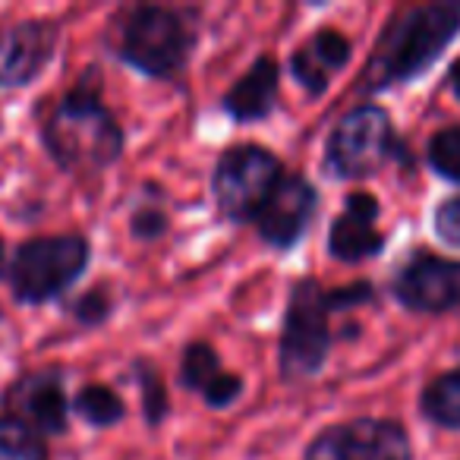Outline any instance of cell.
<instances>
[{
  "mask_svg": "<svg viewBox=\"0 0 460 460\" xmlns=\"http://www.w3.org/2000/svg\"><path fill=\"white\" fill-rule=\"evenodd\" d=\"M41 139L51 158L70 173L102 171L120 158L123 129L98 95L95 73H85L83 83L54 108Z\"/></svg>",
  "mask_w": 460,
  "mask_h": 460,
  "instance_id": "6da1fadb",
  "label": "cell"
},
{
  "mask_svg": "<svg viewBox=\"0 0 460 460\" xmlns=\"http://www.w3.org/2000/svg\"><path fill=\"white\" fill-rule=\"evenodd\" d=\"M457 32L460 7L454 4H426V7L407 10L382 35L363 85L369 92H378L394 83L422 76L441 58V51L457 39Z\"/></svg>",
  "mask_w": 460,
  "mask_h": 460,
  "instance_id": "7a4b0ae2",
  "label": "cell"
},
{
  "mask_svg": "<svg viewBox=\"0 0 460 460\" xmlns=\"http://www.w3.org/2000/svg\"><path fill=\"white\" fill-rule=\"evenodd\" d=\"M196 29L167 7H136L117 22V58L155 79H171L186 66Z\"/></svg>",
  "mask_w": 460,
  "mask_h": 460,
  "instance_id": "3957f363",
  "label": "cell"
},
{
  "mask_svg": "<svg viewBox=\"0 0 460 460\" xmlns=\"http://www.w3.org/2000/svg\"><path fill=\"white\" fill-rule=\"evenodd\" d=\"M89 269V243L79 234L60 237H35L22 243L10 265V284L16 300L48 303L73 288L83 271Z\"/></svg>",
  "mask_w": 460,
  "mask_h": 460,
  "instance_id": "277c9868",
  "label": "cell"
},
{
  "mask_svg": "<svg viewBox=\"0 0 460 460\" xmlns=\"http://www.w3.org/2000/svg\"><path fill=\"white\" fill-rule=\"evenodd\" d=\"M334 313L332 290H322L319 281L306 278L290 290L288 315L281 334V376L284 378H313L325 366L332 347L328 315Z\"/></svg>",
  "mask_w": 460,
  "mask_h": 460,
  "instance_id": "5b68a950",
  "label": "cell"
},
{
  "mask_svg": "<svg viewBox=\"0 0 460 460\" xmlns=\"http://www.w3.org/2000/svg\"><path fill=\"white\" fill-rule=\"evenodd\" d=\"M284 180V167L269 148L237 146L217 158L211 190L224 217L230 221H256L275 190Z\"/></svg>",
  "mask_w": 460,
  "mask_h": 460,
  "instance_id": "8992f818",
  "label": "cell"
},
{
  "mask_svg": "<svg viewBox=\"0 0 460 460\" xmlns=\"http://www.w3.org/2000/svg\"><path fill=\"white\" fill-rule=\"evenodd\" d=\"M394 152V129L378 104H359L334 127L325 148V167L338 180L376 173Z\"/></svg>",
  "mask_w": 460,
  "mask_h": 460,
  "instance_id": "52a82bcc",
  "label": "cell"
},
{
  "mask_svg": "<svg viewBox=\"0 0 460 460\" xmlns=\"http://www.w3.org/2000/svg\"><path fill=\"white\" fill-rule=\"evenodd\" d=\"M306 460H413V451L397 422L353 420L315 435Z\"/></svg>",
  "mask_w": 460,
  "mask_h": 460,
  "instance_id": "ba28073f",
  "label": "cell"
},
{
  "mask_svg": "<svg viewBox=\"0 0 460 460\" xmlns=\"http://www.w3.org/2000/svg\"><path fill=\"white\" fill-rule=\"evenodd\" d=\"M394 296L416 313H447L460 306V262L420 252L401 269Z\"/></svg>",
  "mask_w": 460,
  "mask_h": 460,
  "instance_id": "9c48e42d",
  "label": "cell"
},
{
  "mask_svg": "<svg viewBox=\"0 0 460 460\" xmlns=\"http://www.w3.org/2000/svg\"><path fill=\"white\" fill-rule=\"evenodd\" d=\"M58 48V26L45 20L0 26V89L29 85Z\"/></svg>",
  "mask_w": 460,
  "mask_h": 460,
  "instance_id": "30bf717a",
  "label": "cell"
},
{
  "mask_svg": "<svg viewBox=\"0 0 460 460\" xmlns=\"http://www.w3.org/2000/svg\"><path fill=\"white\" fill-rule=\"evenodd\" d=\"M319 205V192L306 177H284L275 196L265 202V208L256 215L259 237L275 250H290L303 240L309 221Z\"/></svg>",
  "mask_w": 460,
  "mask_h": 460,
  "instance_id": "8fae6325",
  "label": "cell"
},
{
  "mask_svg": "<svg viewBox=\"0 0 460 460\" xmlns=\"http://www.w3.org/2000/svg\"><path fill=\"white\" fill-rule=\"evenodd\" d=\"M4 407L10 416L26 422L35 432L60 435L66 429V416H70V403L64 394V382L51 372H35V376L16 378L10 385Z\"/></svg>",
  "mask_w": 460,
  "mask_h": 460,
  "instance_id": "7c38bea8",
  "label": "cell"
},
{
  "mask_svg": "<svg viewBox=\"0 0 460 460\" xmlns=\"http://www.w3.org/2000/svg\"><path fill=\"white\" fill-rule=\"evenodd\" d=\"M378 202L366 192L347 199L344 211L334 217L332 234H328V252L341 262H363L382 252L385 237L376 227Z\"/></svg>",
  "mask_w": 460,
  "mask_h": 460,
  "instance_id": "4fadbf2b",
  "label": "cell"
},
{
  "mask_svg": "<svg viewBox=\"0 0 460 460\" xmlns=\"http://www.w3.org/2000/svg\"><path fill=\"white\" fill-rule=\"evenodd\" d=\"M347 60H350V41L334 29H322L294 51L290 73L309 95H322L332 85V79L347 66Z\"/></svg>",
  "mask_w": 460,
  "mask_h": 460,
  "instance_id": "5bb4252c",
  "label": "cell"
},
{
  "mask_svg": "<svg viewBox=\"0 0 460 460\" xmlns=\"http://www.w3.org/2000/svg\"><path fill=\"white\" fill-rule=\"evenodd\" d=\"M278 83H281L278 60L259 58L237 83L230 85V92L221 98V108L240 123L265 120L278 104Z\"/></svg>",
  "mask_w": 460,
  "mask_h": 460,
  "instance_id": "9a60e30c",
  "label": "cell"
},
{
  "mask_svg": "<svg viewBox=\"0 0 460 460\" xmlns=\"http://www.w3.org/2000/svg\"><path fill=\"white\" fill-rule=\"evenodd\" d=\"M180 382L190 391L208 401V407H230L243 394V382L237 376L224 372V366L217 363V353L208 344H190L183 353V366H180Z\"/></svg>",
  "mask_w": 460,
  "mask_h": 460,
  "instance_id": "2e32d148",
  "label": "cell"
},
{
  "mask_svg": "<svg viewBox=\"0 0 460 460\" xmlns=\"http://www.w3.org/2000/svg\"><path fill=\"white\" fill-rule=\"evenodd\" d=\"M422 413L445 429H460V366L422 391Z\"/></svg>",
  "mask_w": 460,
  "mask_h": 460,
  "instance_id": "e0dca14e",
  "label": "cell"
},
{
  "mask_svg": "<svg viewBox=\"0 0 460 460\" xmlns=\"http://www.w3.org/2000/svg\"><path fill=\"white\" fill-rule=\"evenodd\" d=\"M0 460H48V447L26 422L0 416Z\"/></svg>",
  "mask_w": 460,
  "mask_h": 460,
  "instance_id": "ac0fdd59",
  "label": "cell"
},
{
  "mask_svg": "<svg viewBox=\"0 0 460 460\" xmlns=\"http://www.w3.org/2000/svg\"><path fill=\"white\" fill-rule=\"evenodd\" d=\"M73 410H76L89 426H98V429H108L123 420L120 397L111 388H104V385H89V388L79 391V394L73 397Z\"/></svg>",
  "mask_w": 460,
  "mask_h": 460,
  "instance_id": "d6986e66",
  "label": "cell"
},
{
  "mask_svg": "<svg viewBox=\"0 0 460 460\" xmlns=\"http://www.w3.org/2000/svg\"><path fill=\"white\" fill-rule=\"evenodd\" d=\"M429 164L438 177L460 183V127H445L429 139Z\"/></svg>",
  "mask_w": 460,
  "mask_h": 460,
  "instance_id": "ffe728a7",
  "label": "cell"
},
{
  "mask_svg": "<svg viewBox=\"0 0 460 460\" xmlns=\"http://www.w3.org/2000/svg\"><path fill=\"white\" fill-rule=\"evenodd\" d=\"M142 401H146V420L148 426H158L167 413V403H164V388H161V378L155 376V369H142Z\"/></svg>",
  "mask_w": 460,
  "mask_h": 460,
  "instance_id": "44dd1931",
  "label": "cell"
},
{
  "mask_svg": "<svg viewBox=\"0 0 460 460\" xmlns=\"http://www.w3.org/2000/svg\"><path fill=\"white\" fill-rule=\"evenodd\" d=\"M435 234H438L447 246H460V196L447 199V202L435 211Z\"/></svg>",
  "mask_w": 460,
  "mask_h": 460,
  "instance_id": "7402d4cb",
  "label": "cell"
},
{
  "mask_svg": "<svg viewBox=\"0 0 460 460\" xmlns=\"http://www.w3.org/2000/svg\"><path fill=\"white\" fill-rule=\"evenodd\" d=\"M73 313H76V319L83 322V325H98V322H104L108 319V313H111V303L104 300L102 294H89V296H83V300L76 303V309H73Z\"/></svg>",
  "mask_w": 460,
  "mask_h": 460,
  "instance_id": "603a6c76",
  "label": "cell"
},
{
  "mask_svg": "<svg viewBox=\"0 0 460 460\" xmlns=\"http://www.w3.org/2000/svg\"><path fill=\"white\" fill-rule=\"evenodd\" d=\"M161 230H164V215H158V211H142V215L133 217V234L142 240H152L158 237Z\"/></svg>",
  "mask_w": 460,
  "mask_h": 460,
  "instance_id": "cb8c5ba5",
  "label": "cell"
},
{
  "mask_svg": "<svg viewBox=\"0 0 460 460\" xmlns=\"http://www.w3.org/2000/svg\"><path fill=\"white\" fill-rule=\"evenodd\" d=\"M451 92H454V95L460 98V60H457V64L451 66Z\"/></svg>",
  "mask_w": 460,
  "mask_h": 460,
  "instance_id": "d4e9b609",
  "label": "cell"
},
{
  "mask_svg": "<svg viewBox=\"0 0 460 460\" xmlns=\"http://www.w3.org/2000/svg\"><path fill=\"white\" fill-rule=\"evenodd\" d=\"M0 271H4V240H0Z\"/></svg>",
  "mask_w": 460,
  "mask_h": 460,
  "instance_id": "484cf974",
  "label": "cell"
}]
</instances>
